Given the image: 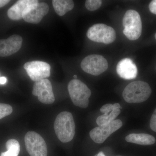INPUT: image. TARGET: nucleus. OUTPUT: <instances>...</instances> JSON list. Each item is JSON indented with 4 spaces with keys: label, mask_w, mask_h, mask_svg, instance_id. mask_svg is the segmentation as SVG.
<instances>
[{
    "label": "nucleus",
    "mask_w": 156,
    "mask_h": 156,
    "mask_svg": "<svg viewBox=\"0 0 156 156\" xmlns=\"http://www.w3.org/2000/svg\"><path fill=\"white\" fill-rule=\"evenodd\" d=\"M23 67L31 80L35 82L46 79L50 76V66L44 62H28L24 64Z\"/></svg>",
    "instance_id": "6e6552de"
},
{
    "label": "nucleus",
    "mask_w": 156,
    "mask_h": 156,
    "mask_svg": "<svg viewBox=\"0 0 156 156\" xmlns=\"http://www.w3.org/2000/svg\"><path fill=\"white\" fill-rule=\"evenodd\" d=\"M10 2L9 0H0V8L6 5Z\"/></svg>",
    "instance_id": "b1692460"
},
{
    "label": "nucleus",
    "mask_w": 156,
    "mask_h": 156,
    "mask_svg": "<svg viewBox=\"0 0 156 156\" xmlns=\"http://www.w3.org/2000/svg\"><path fill=\"white\" fill-rule=\"evenodd\" d=\"M101 4L102 1L100 0H87L85 3V6L87 10L93 11L99 9Z\"/></svg>",
    "instance_id": "6ab92c4d"
},
{
    "label": "nucleus",
    "mask_w": 156,
    "mask_h": 156,
    "mask_svg": "<svg viewBox=\"0 0 156 156\" xmlns=\"http://www.w3.org/2000/svg\"><path fill=\"white\" fill-rule=\"evenodd\" d=\"M116 71L120 77L125 80H133L137 74L136 65L131 58H123L118 62Z\"/></svg>",
    "instance_id": "ddd939ff"
},
{
    "label": "nucleus",
    "mask_w": 156,
    "mask_h": 156,
    "mask_svg": "<svg viewBox=\"0 0 156 156\" xmlns=\"http://www.w3.org/2000/svg\"><path fill=\"white\" fill-rule=\"evenodd\" d=\"M87 36L92 41L108 44L115 41L116 34L114 29L103 23L92 26L87 32Z\"/></svg>",
    "instance_id": "39448f33"
},
{
    "label": "nucleus",
    "mask_w": 156,
    "mask_h": 156,
    "mask_svg": "<svg viewBox=\"0 0 156 156\" xmlns=\"http://www.w3.org/2000/svg\"><path fill=\"white\" fill-rule=\"evenodd\" d=\"M13 108L9 105L0 103V119L12 113Z\"/></svg>",
    "instance_id": "aec40b11"
},
{
    "label": "nucleus",
    "mask_w": 156,
    "mask_h": 156,
    "mask_svg": "<svg viewBox=\"0 0 156 156\" xmlns=\"http://www.w3.org/2000/svg\"><path fill=\"white\" fill-rule=\"evenodd\" d=\"M122 126V122L120 119L115 120L105 126L93 128L89 133L90 137L94 142L101 144L111 134L115 132Z\"/></svg>",
    "instance_id": "9d476101"
},
{
    "label": "nucleus",
    "mask_w": 156,
    "mask_h": 156,
    "mask_svg": "<svg viewBox=\"0 0 156 156\" xmlns=\"http://www.w3.org/2000/svg\"><path fill=\"white\" fill-rule=\"evenodd\" d=\"M126 141L142 145H151L156 142L154 136L147 134H131L126 137Z\"/></svg>",
    "instance_id": "2eb2a0df"
},
{
    "label": "nucleus",
    "mask_w": 156,
    "mask_h": 156,
    "mask_svg": "<svg viewBox=\"0 0 156 156\" xmlns=\"http://www.w3.org/2000/svg\"><path fill=\"white\" fill-rule=\"evenodd\" d=\"M155 38L156 40V33L155 34Z\"/></svg>",
    "instance_id": "c85d7f7f"
},
{
    "label": "nucleus",
    "mask_w": 156,
    "mask_h": 156,
    "mask_svg": "<svg viewBox=\"0 0 156 156\" xmlns=\"http://www.w3.org/2000/svg\"><path fill=\"white\" fill-rule=\"evenodd\" d=\"M81 67L86 73L93 76H98L108 69V63L103 56L92 54L83 59L81 63Z\"/></svg>",
    "instance_id": "0eeeda50"
},
{
    "label": "nucleus",
    "mask_w": 156,
    "mask_h": 156,
    "mask_svg": "<svg viewBox=\"0 0 156 156\" xmlns=\"http://www.w3.org/2000/svg\"><path fill=\"white\" fill-rule=\"evenodd\" d=\"M32 94L38 97L39 101L45 104H51L55 101L52 84L47 79L35 82Z\"/></svg>",
    "instance_id": "1a4fd4ad"
},
{
    "label": "nucleus",
    "mask_w": 156,
    "mask_h": 156,
    "mask_svg": "<svg viewBox=\"0 0 156 156\" xmlns=\"http://www.w3.org/2000/svg\"><path fill=\"white\" fill-rule=\"evenodd\" d=\"M22 42L21 37L16 34L6 40H0V57H7L17 53L21 48Z\"/></svg>",
    "instance_id": "f8f14e48"
},
{
    "label": "nucleus",
    "mask_w": 156,
    "mask_h": 156,
    "mask_svg": "<svg viewBox=\"0 0 156 156\" xmlns=\"http://www.w3.org/2000/svg\"><path fill=\"white\" fill-rule=\"evenodd\" d=\"M1 72H0V77H1Z\"/></svg>",
    "instance_id": "c756f323"
},
{
    "label": "nucleus",
    "mask_w": 156,
    "mask_h": 156,
    "mask_svg": "<svg viewBox=\"0 0 156 156\" xmlns=\"http://www.w3.org/2000/svg\"><path fill=\"white\" fill-rule=\"evenodd\" d=\"M123 33L130 41L138 39L142 33V21L139 13L134 10L126 11L123 18Z\"/></svg>",
    "instance_id": "20e7f679"
},
{
    "label": "nucleus",
    "mask_w": 156,
    "mask_h": 156,
    "mask_svg": "<svg viewBox=\"0 0 156 156\" xmlns=\"http://www.w3.org/2000/svg\"><path fill=\"white\" fill-rule=\"evenodd\" d=\"M113 110V105L111 104H107L103 105L100 109V112L104 114H107L111 112Z\"/></svg>",
    "instance_id": "412c9836"
},
{
    "label": "nucleus",
    "mask_w": 156,
    "mask_h": 156,
    "mask_svg": "<svg viewBox=\"0 0 156 156\" xmlns=\"http://www.w3.org/2000/svg\"><path fill=\"white\" fill-rule=\"evenodd\" d=\"M151 92V89L147 83L136 81L126 86L122 95L124 100L128 103H140L147 100Z\"/></svg>",
    "instance_id": "f03ea898"
},
{
    "label": "nucleus",
    "mask_w": 156,
    "mask_h": 156,
    "mask_svg": "<svg viewBox=\"0 0 156 156\" xmlns=\"http://www.w3.org/2000/svg\"><path fill=\"white\" fill-rule=\"evenodd\" d=\"M73 78H74L75 79H76L77 78V76L75 75L73 76Z\"/></svg>",
    "instance_id": "cd10ccee"
},
{
    "label": "nucleus",
    "mask_w": 156,
    "mask_h": 156,
    "mask_svg": "<svg viewBox=\"0 0 156 156\" xmlns=\"http://www.w3.org/2000/svg\"></svg>",
    "instance_id": "7c9ffc66"
},
{
    "label": "nucleus",
    "mask_w": 156,
    "mask_h": 156,
    "mask_svg": "<svg viewBox=\"0 0 156 156\" xmlns=\"http://www.w3.org/2000/svg\"><path fill=\"white\" fill-rule=\"evenodd\" d=\"M68 89L72 101L76 106L83 108L88 107L91 91L86 84L74 79L69 83Z\"/></svg>",
    "instance_id": "7ed1b4c3"
},
{
    "label": "nucleus",
    "mask_w": 156,
    "mask_h": 156,
    "mask_svg": "<svg viewBox=\"0 0 156 156\" xmlns=\"http://www.w3.org/2000/svg\"><path fill=\"white\" fill-rule=\"evenodd\" d=\"M150 126L151 129L156 132V108L151 118Z\"/></svg>",
    "instance_id": "4be33fe9"
},
{
    "label": "nucleus",
    "mask_w": 156,
    "mask_h": 156,
    "mask_svg": "<svg viewBox=\"0 0 156 156\" xmlns=\"http://www.w3.org/2000/svg\"><path fill=\"white\" fill-rule=\"evenodd\" d=\"M52 4L55 12L60 16L71 11L74 6V2L71 0H53Z\"/></svg>",
    "instance_id": "dca6fc26"
},
{
    "label": "nucleus",
    "mask_w": 156,
    "mask_h": 156,
    "mask_svg": "<svg viewBox=\"0 0 156 156\" xmlns=\"http://www.w3.org/2000/svg\"><path fill=\"white\" fill-rule=\"evenodd\" d=\"M95 156H106L105 155V154L102 152V151L99 152L98 154L95 155Z\"/></svg>",
    "instance_id": "bb28decb"
},
{
    "label": "nucleus",
    "mask_w": 156,
    "mask_h": 156,
    "mask_svg": "<svg viewBox=\"0 0 156 156\" xmlns=\"http://www.w3.org/2000/svg\"><path fill=\"white\" fill-rule=\"evenodd\" d=\"M75 124L72 114L68 112H63L56 117L54 129L56 136L62 143L72 140L75 134Z\"/></svg>",
    "instance_id": "f257e3e1"
},
{
    "label": "nucleus",
    "mask_w": 156,
    "mask_h": 156,
    "mask_svg": "<svg viewBox=\"0 0 156 156\" xmlns=\"http://www.w3.org/2000/svg\"><path fill=\"white\" fill-rule=\"evenodd\" d=\"M121 112L120 109L113 110L109 114H104L97 118L96 123L99 126H105L111 122L115 120V119L120 114Z\"/></svg>",
    "instance_id": "a211bd4d"
},
{
    "label": "nucleus",
    "mask_w": 156,
    "mask_h": 156,
    "mask_svg": "<svg viewBox=\"0 0 156 156\" xmlns=\"http://www.w3.org/2000/svg\"><path fill=\"white\" fill-rule=\"evenodd\" d=\"M7 151L2 153L0 156H18L20 151V145L16 140H9L6 143Z\"/></svg>",
    "instance_id": "f3484780"
},
{
    "label": "nucleus",
    "mask_w": 156,
    "mask_h": 156,
    "mask_svg": "<svg viewBox=\"0 0 156 156\" xmlns=\"http://www.w3.org/2000/svg\"><path fill=\"white\" fill-rule=\"evenodd\" d=\"M150 11L152 14H156V0L151 1L149 5Z\"/></svg>",
    "instance_id": "5701e85b"
},
{
    "label": "nucleus",
    "mask_w": 156,
    "mask_h": 156,
    "mask_svg": "<svg viewBox=\"0 0 156 156\" xmlns=\"http://www.w3.org/2000/svg\"><path fill=\"white\" fill-rule=\"evenodd\" d=\"M7 79L5 77H0V84L4 85L7 83Z\"/></svg>",
    "instance_id": "393cba45"
},
{
    "label": "nucleus",
    "mask_w": 156,
    "mask_h": 156,
    "mask_svg": "<svg viewBox=\"0 0 156 156\" xmlns=\"http://www.w3.org/2000/svg\"><path fill=\"white\" fill-rule=\"evenodd\" d=\"M26 148L30 156H48V147L44 140L33 131H29L24 137Z\"/></svg>",
    "instance_id": "423d86ee"
},
{
    "label": "nucleus",
    "mask_w": 156,
    "mask_h": 156,
    "mask_svg": "<svg viewBox=\"0 0 156 156\" xmlns=\"http://www.w3.org/2000/svg\"><path fill=\"white\" fill-rule=\"evenodd\" d=\"M113 110L118 109L122 108L121 105L119 103H115L113 105Z\"/></svg>",
    "instance_id": "a878e982"
},
{
    "label": "nucleus",
    "mask_w": 156,
    "mask_h": 156,
    "mask_svg": "<svg viewBox=\"0 0 156 156\" xmlns=\"http://www.w3.org/2000/svg\"><path fill=\"white\" fill-rule=\"evenodd\" d=\"M49 7L47 3L38 2L28 7L24 11L23 19L26 22L37 24L48 14Z\"/></svg>",
    "instance_id": "9b49d317"
},
{
    "label": "nucleus",
    "mask_w": 156,
    "mask_h": 156,
    "mask_svg": "<svg viewBox=\"0 0 156 156\" xmlns=\"http://www.w3.org/2000/svg\"><path fill=\"white\" fill-rule=\"evenodd\" d=\"M37 0H20L8 10V17L13 20H18L23 18L24 11L29 6L38 3Z\"/></svg>",
    "instance_id": "4468645a"
}]
</instances>
